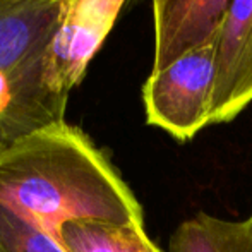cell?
<instances>
[{
	"label": "cell",
	"mask_w": 252,
	"mask_h": 252,
	"mask_svg": "<svg viewBox=\"0 0 252 252\" xmlns=\"http://www.w3.org/2000/svg\"><path fill=\"white\" fill-rule=\"evenodd\" d=\"M0 204L59 239L76 221L144 225L143 209L81 129H43L0 153Z\"/></svg>",
	"instance_id": "1"
},
{
	"label": "cell",
	"mask_w": 252,
	"mask_h": 252,
	"mask_svg": "<svg viewBox=\"0 0 252 252\" xmlns=\"http://www.w3.org/2000/svg\"><path fill=\"white\" fill-rule=\"evenodd\" d=\"M216 45L213 40L192 48L161 70H151L143 88L146 122L177 141H189L213 119L216 77Z\"/></svg>",
	"instance_id": "2"
},
{
	"label": "cell",
	"mask_w": 252,
	"mask_h": 252,
	"mask_svg": "<svg viewBox=\"0 0 252 252\" xmlns=\"http://www.w3.org/2000/svg\"><path fill=\"white\" fill-rule=\"evenodd\" d=\"M126 0H62L59 23L45 53V77L69 96L112 31Z\"/></svg>",
	"instance_id": "3"
},
{
	"label": "cell",
	"mask_w": 252,
	"mask_h": 252,
	"mask_svg": "<svg viewBox=\"0 0 252 252\" xmlns=\"http://www.w3.org/2000/svg\"><path fill=\"white\" fill-rule=\"evenodd\" d=\"M67 100L48 86L45 59L16 69L0 65V153L65 122Z\"/></svg>",
	"instance_id": "4"
},
{
	"label": "cell",
	"mask_w": 252,
	"mask_h": 252,
	"mask_svg": "<svg viewBox=\"0 0 252 252\" xmlns=\"http://www.w3.org/2000/svg\"><path fill=\"white\" fill-rule=\"evenodd\" d=\"M251 101L252 0H232L218 30L211 122H230Z\"/></svg>",
	"instance_id": "5"
},
{
	"label": "cell",
	"mask_w": 252,
	"mask_h": 252,
	"mask_svg": "<svg viewBox=\"0 0 252 252\" xmlns=\"http://www.w3.org/2000/svg\"><path fill=\"white\" fill-rule=\"evenodd\" d=\"M155 24L153 69L161 70L213 40L232 0H151Z\"/></svg>",
	"instance_id": "6"
},
{
	"label": "cell",
	"mask_w": 252,
	"mask_h": 252,
	"mask_svg": "<svg viewBox=\"0 0 252 252\" xmlns=\"http://www.w3.org/2000/svg\"><path fill=\"white\" fill-rule=\"evenodd\" d=\"M168 252H252V216L230 221L199 213L177 226Z\"/></svg>",
	"instance_id": "7"
},
{
	"label": "cell",
	"mask_w": 252,
	"mask_h": 252,
	"mask_svg": "<svg viewBox=\"0 0 252 252\" xmlns=\"http://www.w3.org/2000/svg\"><path fill=\"white\" fill-rule=\"evenodd\" d=\"M57 240L67 252H161L146 235L144 225L132 223H67Z\"/></svg>",
	"instance_id": "8"
},
{
	"label": "cell",
	"mask_w": 252,
	"mask_h": 252,
	"mask_svg": "<svg viewBox=\"0 0 252 252\" xmlns=\"http://www.w3.org/2000/svg\"><path fill=\"white\" fill-rule=\"evenodd\" d=\"M0 252H67L62 244L17 215L16 211L0 204Z\"/></svg>",
	"instance_id": "9"
},
{
	"label": "cell",
	"mask_w": 252,
	"mask_h": 252,
	"mask_svg": "<svg viewBox=\"0 0 252 252\" xmlns=\"http://www.w3.org/2000/svg\"><path fill=\"white\" fill-rule=\"evenodd\" d=\"M21 2H31V0H0V7L14 5V3H21Z\"/></svg>",
	"instance_id": "10"
}]
</instances>
